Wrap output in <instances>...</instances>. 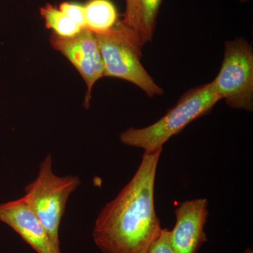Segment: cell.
Wrapping results in <instances>:
<instances>
[{
  "instance_id": "cell-14",
  "label": "cell",
  "mask_w": 253,
  "mask_h": 253,
  "mask_svg": "<svg viewBox=\"0 0 253 253\" xmlns=\"http://www.w3.org/2000/svg\"><path fill=\"white\" fill-rule=\"evenodd\" d=\"M126 2H128V1H129V0H126Z\"/></svg>"
},
{
  "instance_id": "cell-9",
  "label": "cell",
  "mask_w": 253,
  "mask_h": 253,
  "mask_svg": "<svg viewBox=\"0 0 253 253\" xmlns=\"http://www.w3.org/2000/svg\"><path fill=\"white\" fill-rule=\"evenodd\" d=\"M163 0H129L121 22L134 33L141 45L152 41Z\"/></svg>"
},
{
  "instance_id": "cell-6",
  "label": "cell",
  "mask_w": 253,
  "mask_h": 253,
  "mask_svg": "<svg viewBox=\"0 0 253 253\" xmlns=\"http://www.w3.org/2000/svg\"><path fill=\"white\" fill-rule=\"evenodd\" d=\"M49 41L55 50L72 63L85 83L84 106L87 108L95 83L104 78V63L94 33L86 28L71 38H63L52 33Z\"/></svg>"
},
{
  "instance_id": "cell-3",
  "label": "cell",
  "mask_w": 253,
  "mask_h": 253,
  "mask_svg": "<svg viewBox=\"0 0 253 253\" xmlns=\"http://www.w3.org/2000/svg\"><path fill=\"white\" fill-rule=\"evenodd\" d=\"M94 35L104 63V77L129 82L149 97L162 96L163 88L158 85L141 64L143 46L121 20L111 31Z\"/></svg>"
},
{
  "instance_id": "cell-2",
  "label": "cell",
  "mask_w": 253,
  "mask_h": 253,
  "mask_svg": "<svg viewBox=\"0 0 253 253\" xmlns=\"http://www.w3.org/2000/svg\"><path fill=\"white\" fill-rule=\"evenodd\" d=\"M214 82L186 91L177 104L151 126L131 127L121 132L120 139L126 146L144 152L163 149V145L180 132L189 123L209 113L221 100Z\"/></svg>"
},
{
  "instance_id": "cell-12",
  "label": "cell",
  "mask_w": 253,
  "mask_h": 253,
  "mask_svg": "<svg viewBox=\"0 0 253 253\" xmlns=\"http://www.w3.org/2000/svg\"><path fill=\"white\" fill-rule=\"evenodd\" d=\"M59 9L73 23L82 29L85 28V16L84 5L71 1H63L59 6Z\"/></svg>"
},
{
  "instance_id": "cell-7",
  "label": "cell",
  "mask_w": 253,
  "mask_h": 253,
  "mask_svg": "<svg viewBox=\"0 0 253 253\" xmlns=\"http://www.w3.org/2000/svg\"><path fill=\"white\" fill-rule=\"evenodd\" d=\"M208 201L196 199L181 203L174 213L176 223L169 231L171 244L175 253H199L208 241L205 226L208 216Z\"/></svg>"
},
{
  "instance_id": "cell-8",
  "label": "cell",
  "mask_w": 253,
  "mask_h": 253,
  "mask_svg": "<svg viewBox=\"0 0 253 253\" xmlns=\"http://www.w3.org/2000/svg\"><path fill=\"white\" fill-rule=\"evenodd\" d=\"M0 221L9 226L38 253H62L23 198L0 204Z\"/></svg>"
},
{
  "instance_id": "cell-10",
  "label": "cell",
  "mask_w": 253,
  "mask_h": 253,
  "mask_svg": "<svg viewBox=\"0 0 253 253\" xmlns=\"http://www.w3.org/2000/svg\"><path fill=\"white\" fill-rule=\"evenodd\" d=\"M84 7L85 28L92 33H106L119 22L117 9L111 0H89Z\"/></svg>"
},
{
  "instance_id": "cell-5",
  "label": "cell",
  "mask_w": 253,
  "mask_h": 253,
  "mask_svg": "<svg viewBox=\"0 0 253 253\" xmlns=\"http://www.w3.org/2000/svg\"><path fill=\"white\" fill-rule=\"evenodd\" d=\"M213 82L228 106L253 111V49L246 39L226 42L220 71Z\"/></svg>"
},
{
  "instance_id": "cell-1",
  "label": "cell",
  "mask_w": 253,
  "mask_h": 253,
  "mask_svg": "<svg viewBox=\"0 0 253 253\" xmlns=\"http://www.w3.org/2000/svg\"><path fill=\"white\" fill-rule=\"evenodd\" d=\"M162 151L144 152L134 176L98 214L92 237L103 253H147L159 235L154 193Z\"/></svg>"
},
{
  "instance_id": "cell-11",
  "label": "cell",
  "mask_w": 253,
  "mask_h": 253,
  "mask_svg": "<svg viewBox=\"0 0 253 253\" xmlns=\"http://www.w3.org/2000/svg\"><path fill=\"white\" fill-rule=\"evenodd\" d=\"M45 26L51 30L52 33L63 38H71L77 35L82 28L73 23L58 6L46 4L40 10Z\"/></svg>"
},
{
  "instance_id": "cell-4",
  "label": "cell",
  "mask_w": 253,
  "mask_h": 253,
  "mask_svg": "<svg viewBox=\"0 0 253 253\" xmlns=\"http://www.w3.org/2000/svg\"><path fill=\"white\" fill-rule=\"evenodd\" d=\"M81 184V179L78 176L55 174L52 156L48 154L40 164L36 179L25 188L23 199L58 247H60V224L68 200Z\"/></svg>"
},
{
  "instance_id": "cell-13",
  "label": "cell",
  "mask_w": 253,
  "mask_h": 253,
  "mask_svg": "<svg viewBox=\"0 0 253 253\" xmlns=\"http://www.w3.org/2000/svg\"><path fill=\"white\" fill-rule=\"evenodd\" d=\"M147 253H175L171 244L169 229H161L159 235L150 246Z\"/></svg>"
}]
</instances>
